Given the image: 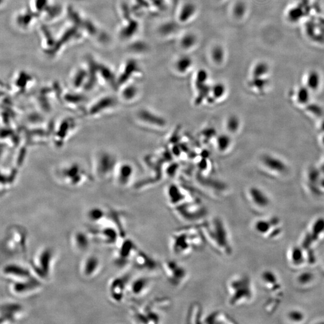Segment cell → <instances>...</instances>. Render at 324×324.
<instances>
[{"label":"cell","mask_w":324,"mask_h":324,"mask_svg":"<svg viewBox=\"0 0 324 324\" xmlns=\"http://www.w3.org/2000/svg\"><path fill=\"white\" fill-rule=\"evenodd\" d=\"M203 308L199 302L194 301L188 307L186 315V323L189 324L203 323Z\"/></svg>","instance_id":"obj_28"},{"label":"cell","mask_w":324,"mask_h":324,"mask_svg":"<svg viewBox=\"0 0 324 324\" xmlns=\"http://www.w3.org/2000/svg\"><path fill=\"white\" fill-rule=\"evenodd\" d=\"M149 302L152 306L162 313L170 308L172 304L171 299L168 297H155Z\"/></svg>","instance_id":"obj_34"},{"label":"cell","mask_w":324,"mask_h":324,"mask_svg":"<svg viewBox=\"0 0 324 324\" xmlns=\"http://www.w3.org/2000/svg\"><path fill=\"white\" fill-rule=\"evenodd\" d=\"M109 209L100 206H94L86 212L85 217L91 227L99 226L108 222Z\"/></svg>","instance_id":"obj_25"},{"label":"cell","mask_w":324,"mask_h":324,"mask_svg":"<svg viewBox=\"0 0 324 324\" xmlns=\"http://www.w3.org/2000/svg\"><path fill=\"white\" fill-rule=\"evenodd\" d=\"M227 304L236 308L249 303L254 297L252 280L246 274H237L230 277L225 284Z\"/></svg>","instance_id":"obj_4"},{"label":"cell","mask_w":324,"mask_h":324,"mask_svg":"<svg viewBox=\"0 0 324 324\" xmlns=\"http://www.w3.org/2000/svg\"><path fill=\"white\" fill-rule=\"evenodd\" d=\"M206 245L216 254L230 257L234 252L232 239L226 222L220 216L209 218L198 225Z\"/></svg>","instance_id":"obj_1"},{"label":"cell","mask_w":324,"mask_h":324,"mask_svg":"<svg viewBox=\"0 0 324 324\" xmlns=\"http://www.w3.org/2000/svg\"><path fill=\"white\" fill-rule=\"evenodd\" d=\"M192 65L193 61L190 57L184 55L178 58L175 61L174 67L176 72L183 75L188 72V71L192 67Z\"/></svg>","instance_id":"obj_35"},{"label":"cell","mask_w":324,"mask_h":324,"mask_svg":"<svg viewBox=\"0 0 324 324\" xmlns=\"http://www.w3.org/2000/svg\"><path fill=\"white\" fill-rule=\"evenodd\" d=\"M239 119L234 116L228 117L225 123V128L227 129V133L230 134H235L239 130Z\"/></svg>","instance_id":"obj_41"},{"label":"cell","mask_w":324,"mask_h":324,"mask_svg":"<svg viewBox=\"0 0 324 324\" xmlns=\"http://www.w3.org/2000/svg\"><path fill=\"white\" fill-rule=\"evenodd\" d=\"M139 93L140 91L137 86L129 85L121 89L118 98L121 102L131 103L137 99Z\"/></svg>","instance_id":"obj_30"},{"label":"cell","mask_w":324,"mask_h":324,"mask_svg":"<svg viewBox=\"0 0 324 324\" xmlns=\"http://www.w3.org/2000/svg\"><path fill=\"white\" fill-rule=\"evenodd\" d=\"M161 265V271L169 285L176 289H180L189 281V270L183 264L174 259H166Z\"/></svg>","instance_id":"obj_9"},{"label":"cell","mask_w":324,"mask_h":324,"mask_svg":"<svg viewBox=\"0 0 324 324\" xmlns=\"http://www.w3.org/2000/svg\"><path fill=\"white\" fill-rule=\"evenodd\" d=\"M171 209L175 217L185 225H199L208 218L207 208L195 199Z\"/></svg>","instance_id":"obj_7"},{"label":"cell","mask_w":324,"mask_h":324,"mask_svg":"<svg viewBox=\"0 0 324 324\" xmlns=\"http://www.w3.org/2000/svg\"><path fill=\"white\" fill-rule=\"evenodd\" d=\"M132 322L140 324H157L162 320V313L152 306L149 302L141 306H132L129 309Z\"/></svg>","instance_id":"obj_15"},{"label":"cell","mask_w":324,"mask_h":324,"mask_svg":"<svg viewBox=\"0 0 324 324\" xmlns=\"http://www.w3.org/2000/svg\"><path fill=\"white\" fill-rule=\"evenodd\" d=\"M196 8L192 3H187L182 7L180 14H179V21L181 23H187L195 15Z\"/></svg>","instance_id":"obj_37"},{"label":"cell","mask_w":324,"mask_h":324,"mask_svg":"<svg viewBox=\"0 0 324 324\" xmlns=\"http://www.w3.org/2000/svg\"><path fill=\"white\" fill-rule=\"evenodd\" d=\"M169 242L172 254L177 258L189 257L206 245L198 225H184L174 231Z\"/></svg>","instance_id":"obj_2"},{"label":"cell","mask_w":324,"mask_h":324,"mask_svg":"<svg viewBox=\"0 0 324 324\" xmlns=\"http://www.w3.org/2000/svg\"><path fill=\"white\" fill-rule=\"evenodd\" d=\"M313 279V274L310 272L302 273L298 277V282L301 285H307L311 282Z\"/></svg>","instance_id":"obj_44"},{"label":"cell","mask_w":324,"mask_h":324,"mask_svg":"<svg viewBox=\"0 0 324 324\" xmlns=\"http://www.w3.org/2000/svg\"><path fill=\"white\" fill-rule=\"evenodd\" d=\"M88 230L94 243L107 248L115 249L125 238L118 228L111 222H107L99 226L91 227Z\"/></svg>","instance_id":"obj_10"},{"label":"cell","mask_w":324,"mask_h":324,"mask_svg":"<svg viewBox=\"0 0 324 324\" xmlns=\"http://www.w3.org/2000/svg\"><path fill=\"white\" fill-rule=\"evenodd\" d=\"M132 274L125 273L111 278L107 286L108 298L113 303L120 305L128 297V286Z\"/></svg>","instance_id":"obj_12"},{"label":"cell","mask_w":324,"mask_h":324,"mask_svg":"<svg viewBox=\"0 0 324 324\" xmlns=\"http://www.w3.org/2000/svg\"><path fill=\"white\" fill-rule=\"evenodd\" d=\"M54 175L58 183L72 189L81 187L88 181L94 180L90 168L76 160L61 163L55 168Z\"/></svg>","instance_id":"obj_3"},{"label":"cell","mask_w":324,"mask_h":324,"mask_svg":"<svg viewBox=\"0 0 324 324\" xmlns=\"http://www.w3.org/2000/svg\"><path fill=\"white\" fill-rule=\"evenodd\" d=\"M135 175V167L129 162H119L115 171H114L112 180L117 186L125 188L130 186Z\"/></svg>","instance_id":"obj_22"},{"label":"cell","mask_w":324,"mask_h":324,"mask_svg":"<svg viewBox=\"0 0 324 324\" xmlns=\"http://www.w3.org/2000/svg\"><path fill=\"white\" fill-rule=\"evenodd\" d=\"M279 224V220L277 219H271L270 221L264 220L261 219L255 222L254 224V229L256 232H257L261 235L268 234L270 232L272 226L275 227Z\"/></svg>","instance_id":"obj_32"},{"label":"cell","mask_w":324,"mask_h":324,"mask_svg":"<svg viewBox=\"0 0 324 324\" xmlns=\"http://www.w3.org/2000/svg\"><path fill=\"white\" fill-rule=\"evenodd\" d=\"M154 282V277L149 274L132 278L129 284L128 295L135 299L146 297L152 289Z\"/></svg>","instance_id":"obj_19"},{"label":"cell","mask_w":324,"mask_h":324,"mask_svg":"<svg viewBox=\"0 0 324 324\" xmlns=\"http://www.w3.org/2000/svg\"><path fill=\"white\" fill-rule=\"evenodd\" d=\"M262 279L268 283L276 284L277 282L276 276L271 271L264 273L262 274Z\"/></svg>","instance_id":"obj_45"},{"label":"cell","mask_w":324,"mask_h":324,"mask_svg":"<svg viewBox=\"0 0 324 324\" xmlns=\"http://www.w3.org/2000/svg\"><path fill=\"white\" fill-rule=\"evenodd\" d=\"M197 37L193 33H187L182 37L180 41V46L185 50L192 49L197 43Z\"/></svg>","instance_id":"obj_38"},{"label":"cell","mask_w":324,"mask_h":324,"mask_svg":"<svg viewBox=\"0 0 324 324\" xmlns=\"http://www.w3.org/2000/svg\"><path fill=\"white\" fill-rule=\"evenodd\" d=\"M55 259V252L51 246L40 248L31 258L29 265L34 274L43 282L50 279Z\"/></svg>","instance_id":"obj_8"},{"label":"cell","mask_w":324,"mask_h":324,"mask_svg":"<svg viewBox=\"0 0 324 324\" xmlns=\"http://www.w3.org/2000/svg\"><path fill=\"white\" fill-rule=\"evenodd\" d=\"M324 233V219L319 218L314 222L310 233L307 234L304 240V246H310L318 240Z\"/></svg>","instance_id":"obj_29"},{"label":"cell","mask_w":324,"mask_h":324,"mask_svg":"<svg viewBox=\"0 0 324 324\" xmlns=\"http://www.w3.org/2000/svg\"><path fill=\"white\" fill-rule=\"evenodd\" d=\"M227 92L226 86L221 82L216 83L211 86L210 95L208 98L209 103H214L215 101L222 99Z\"/></svg>","instance_id":"obj_33"},{"label":"cell","mask_w":324,"mask_h":324,"mask_svg":"<svg viewBox=\"0 0 324 324\" xmlns=\"http://www.w3.org/2000/svg\"><path fill=\"white\" fill-rule=\"evenodd\" d=\"M231 144H232V138L228 133L219 135L216 137L215 145L219 152H227L230 149Z\"/></svg>","instance_id":"obj_36"},{"label":"cell","mask_w":324,"mask_h":324,"mask_svg":"<svg viewBox=\"0 0 324 324\" xmlns=\"http://www.w3.org/2000/svg\"><path fill=\"white\" fill-rule=\"evenodd\" d=\"M235 320L226 311L214 310L205 316L203 323L205 324H234Z\"/></svg>","instance_id":"obj_27"},{"label":"cell","mask_w":324,"mask_h":324,"mask_svg":"<svg viewBox=\"0 0 324 324\" xmlns=\"http://www.w3.org/2000/svg\"><path fill=\"white\" fill-rule=\"evenodd\" d=\"M70 242L72 248L80 254H86L90 251L94 241L89 230L78 229L71 234Z\"/></svg>","instance_id":"obj_21"},{"label":"cell","mask_w":324,"mask_h":324,"mask_svg":"<svg viewBox=\"0 0 324 324\" xmlns=\"http://www.w3.org/2000/svg\"><path fill=\"white\" fill-rule=\"evenodd\" d=\"M120 102L118 97L113 95H104L95 98L92 102L88 103L84 114L90 119H100L114 112Z\"/></svg>","instance_id":"obj_11"},{"label":"cell","mask_w":324,"mask_h":324,"mask_svg":"<svg viewBox=\"0 0 324 324\" xmlns=\"http://www.w3.org/2000/svg\"><path fill=\"white\" fill-rule=\"evenodd\" d=\"M243 3H237L234 6L233 13L234 16L237 18H240L245 14L246 8Z\"/></svg>","instance_id":"obj_43"},{"label":"cell","mask_w":324,"mask_h":324,"mask_svg":"<svg viewBox=\"0 0 324 324\" xmlns=\"http://www.w3.org/2000/svg\"><path fill=\"white\" fill-rule=\"evenodd\" d=\"M208 77V73L204 70H200L197 73L195 79L196 89L207 85Z\"/></svg>","instance_id":"obj_42"},{"label":"cell","mask_w":324,"mask_h":324,"mask_svg":"<svg viewBox=\"0 0 324 324\" xmlns=\"http://www.w3.org/2000/svg\"><path fill=\"white\" fill-rule=\"evenodd\" d=\"M131 266L146 274H153L161 270V265L158 261L140 249L133 258Z\"/></svg>","instance_id":"obj_20"},{"label":"cell","mask_w":324,"mask_h":324,"mask_svg":"<svg viewBox=\"0 0 324 324\" xmlns=\"http://www.w3.org/2000/svg\"><path fill=\"white\" fill-rule=\"evenodd\" d=\"M289 317L293 321L299 322L303 319V314L299 311H292L289 313Z\"/></svg>","instance_id":"obj_46"},{"label":"cell","mask_w":324,"mask_h":324,"mask_svg":"<svg viewBox=\"0 0 324 324\" xmlns=\"http://www.w3.org/2000/svg\"><path fill=\"white\" fill-rule=\"evenodd\" d=\"M137 118L144 124L162 128L166 124V120L158 114L149 110L143 109L137 113Z\"/></svg>","instance_id":"obj_26"},{"label":"cell","mask_w":324,"mask_h":324,"mask_svg":"<svg viewBox=\"0 0 324 324\" xmlns=\"http://www.w3.org/2000/svg\"><path fill=\"white\" fill-rule=\"evenodd\" d=\"M77 123L72 118L63 119L58 123L54 132V143L60 146L66 143L70 136L73 135V132L77 127Z\"/></svg>","instance_id":"obj_24"},{"label":"cell","mask_w":324,"mask_h":324,"mask_svg":"<svg viewBox=\"0 0 324 324\" xmlns=\"http://www.w3.org/2000/svg\"><path fill=\"white\" fill-rule=\"evenodd\" d=\"M43 282L36 276L32 278L9 282L10 294L17 298H28L38 294L43 288Z\"/></svg>","instance_id":"obj_13"},{"label":"cell","mask_w":324,"mask_h":324,"mask_svg":"<svg viewBox=\"0 0 324 324\" xmlns=\"http://www.w3.org/2000/svg\"><path fill=\"white\" fill-rule=\"evenodd\" d=\"M248 194L249 199L253 204L257 207L263 208L266 207L269 203V200L267 196L264 195L261 191L256 189V188H252L250 189Z\"/></svg>","instance_id":"obj_31"},{"label":"cell","mask_w":324,"mask_h":324,"mask_svg":"<svg viewBox=\"0 0 324 324\" xmlns=\"http://www.w3.org/2000/svg\"><path fill=\"white\" fill-rule=\"evenodd\" d=\"M29 246V233L26 228L20 225H12L7 228L3 237L2 248L5 254L20 256L26 259Z\"/></svg>","instance_id":"obj_5"},{"label":"cell","mask_w":324,"mask_h":324,"mask_svg":"<svg viewBox=\"0 0 324 324\" xmlns=\"http://www.w3.org/2000/svg\"><path fill=\"white\" fill-rule=\"evenodd\" d=\"M103 268V261L97 254H86L80 262L79 272L82 279L93 280L99 275Z\"/></svg>","instance_id":"obj_17"},{"label":"cell","mask_w":324,"mask_h":324,"mask_svg":"<svg viewBox=\"0 0 324 324\" xmlns=\"http://www.w3.org/2000/svg\"><path fill=\"white\" fill-rule=\"evenodd\" d=\"M118 163L116 154L110 150L100 149L94 151L89 167L94 180L100 181L112 180Z\"/></svg>","instance_id":"obj_6"},{"label":"cell","mask_w":324,"mask_h":324,"mask_svg":"<svg viewBox=\"0 0 324 324\" xmlns=\"http://www.w3.org/2000/svg\"><path fill=\"white\" fill-rule=\"evenodd\" d=\"M212 61L215 64L220 65L224 63L225 58L224 49L221 46H215L211 51Z\"/></svg>","instance_id":"obj_39"},{"label":"cell","mask_w":324,"mask_h":324,"mask_svg":"<svg viewBox=\"0 0 324 324\" xmlns=\"http://www.w3.org/2000/svg\"><path fill=\"white\" fill-rule=\"evenodd\" d=\"M137 244L131 238L126 237L116 247L113 262L117 268L125 269L131 265L133 258L139 250Z\"/></svg>","instance_id":"obj_14"},{"label":"cell","mask_w":324,"mask_h":324,"mask_svg":"<svg viewBox=\"0 0 324 324\" xmlns=\"http://www.w3.org/2000/svg\"><path fill=\"white\" fill-rule=\"evenodd\" d=\"M25 314L23 304L16 301H5L0 305V324L17 323L23 320Z\"/></svg>","instance_id":"obj_16"},{"label":"cell","mask_w":324,"mask_h":324,"mask_svg":"<svg viewBox=\"0 0 324 324\" xmlns=\"http://www.w3.org/2000/svg\"><path fill=\"white\" fill-rule=\"evenodd\" d=\"M291 259L293 264L300 265L303 264L304 261V255L302 248L294 247L291 252Z\"/></svg>","instance_id":"obj_40"},{"label":"cell","mask_w":324,"mask_h":324,"mask_svg":"<svg viewBox=\"0 0 324 324\" xmlns=\"http://www.w3.org/2000/svg\"><path fill=\"white\" fill-rule=\"evenodd\" d=\"M166 199L171 209L194 199L183 187L178 184H169L166 190Z\"/></svg>","instance_id":"obj_23"},{"label":"cell","mask_w":324,"mask_h":324,"mask_svg":"<svg viewBox=\"0 0 324 324\" xmlns=\"http://www.w3.org/2000/svg\"><path fill=\"white\" fill-rule=\"evenodd\" d=\"M2 275L9 282L32 278L36 276L29 264L25 265L20 262H10L5 264L2 268Z\"/></svg>","instance_id":"obj_18"}]
</instances>
